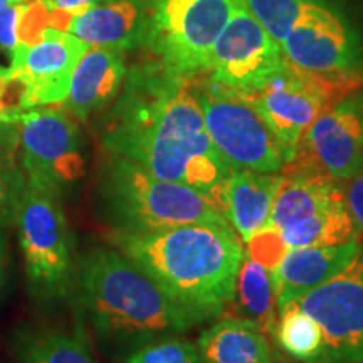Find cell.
Returning a JSON list of instances; mask_svg holds the SVG:
<instances>
[{"label": "cell", "mask_w": 363, "mask_h": 363, "mask_svg": "<svg viewBox=\"0 0 363 363\" xmlns=\"http://www.w3.org/2000/svg\"><path fill=\"white\" fill-rule=\"evenodd\" d=\"M101 143L108 153L203 194L222 214V190L233 169L207 133L190 79L157 59L126 72L104 120Z\"/></svg>", "instance_id": "obj_1"}, {"label": "cell", "mask_w": 363, "mask_h": 363, "mask_svg": "<svg viewBox=\"0 0 363 363\" xmlns=\"http://www.w3.org/2000/svg\"><path fill=\"white\" fill-rule=\"evenodd\" d=\"M113 244L202 321L233 303L244 246L229 224H187L157 233H113Z\"/></svg>", "instance_id": "obj_2"}, {"label": "cell", "mask_w": 363, "mask_h": 363, "mask_svg": "<svg viewBox=\"0 0 363 363\" xmlns=\"http://www.w3.org/2000/svg\"><path fill=\"white\" fill-rule=\"evenodd\" d=\"M81 310L104 345L133 350L199 325L148 272L116 249L94 247L76 266Z\"/></svg>", "instance_id": "obj_3"}, {"label": "cell", "mask_w": 363, "mask_h": 363, "mask_svg": "<svg viewBox=\"0 0 363 363\" xmlns=\"http://www.w3.org/2000/svg\"><path fill=\"white\" fill-rule=\"evenodd\" d=\"M98 192L106 220L116 233L143 234L187 224H229L203 194L163 180L113 153H108L103 163Z\"/></svg>", "instance_id": "obj_4"}, {"label": "cell", "mask_w": 363, "mask_h": 363, "mask_svg": "<svg viewBox=\"0 0 363 363\" xmlns=\"http://www.w3.org/2000/svg\"><path fill=\"white\" fill-rule=\"evenodd\" d=\"M269 217L286 246H338L360 240L342 180L313 169L284 165Z\"/></svg>", "instance_id": "obj_5"}, {"label": "cell", "mask_w": 363, "mask_h": 363, "mask_svg": "<svg viewBox=\"0 0 363 363\" xmlns=\"http://www.w3.org/2000/svg\"><path fill=\"white\" fill-rule=\"evenodd\" d=\"M362 86L363 74L357 69L325 74L301 69L286 59L261 89L246 96L283 145L286 160L291 162L313 121Z\"/></svg>", "instance_id": "obj_6"}, {"label": "cell", "mask_w": 363, "mask_h": 363, "mask_svg": "<svg viewBox=\"0 0 363 363\" xmlns=\"http://www.w3.org/2000/svg\"><path fill=\"white\" fill-rule=\"evenodd\" d=\"M190 88L212 143L230 169L278 174L286 165L283 145L246 94L207 74L190 78Z\"/></svg>", "instance_id": "obj_7"}, {"label": "cell", "mask_w": 363, "mask_h": 363, "mask_svg": "<svg viewBox=\"0 0 363 363\" xmlns=\"http://www.w3.org/2000/svg\"><path fill=\"white\" fill-rule=\"evenodd\" d=\"M235 0H145V44L170 72L182 78L206 74L217 38Z\"/></svg>", "instance_id": "obj_8"}, {"label": "cell", "mask_w": 363, "mask_h": 363, "mask_svg": "<svg viewBox=\"0 0 363 363\" xmlns=\"http://www.w3.org/2000/svg\"><path fill=\"white\" fill-rule=\"evenodd\" d=\"M16 227L26 274L35 296H65L74 283L76 262L61 197L27 182Z\"/></svg>", "instance_id": "obj_9"}, {"label": "cell", "mask_w": 363, "mask_h": 363, "mask_svg": "<svg viewBox=\"0 0 363 363\" xmlns=\"http://www.w3.org/2000/svg\"><path fill=\"white\" fill-rule=\"evenodd\" d=\"M17 126L21 160L29 184L62 199L84 179L86 160L79 128L69 113L33 108L22 113Z\"/></svg>", "instance_id": "obj_10"}, {"label": "cell", "mask_w": 363, "mask_h": 363, "mask_svg": "<svg viewBox=\"0 0 363 363\" xmlns=\"http://www.w3.org/2000/svg\"><path fill=\"white\" fill-rule=\"evenodd\" d=\"M294 303L321 331V350L311 363H363V240L342 272Z\"/></svg>", "instance_id": "obj_11"}, {"label": "cell", "mask_w": 363, "mask_h": 363, "mask_svg": "<svg viewBox=\"0 0 363 363\" xmlns=\"http://www.w3.org/2000/svg\"><path fill=\"white\" fill-rule=\"evenodd\" d=\"M286 61L278 40L271 38L252 16L244 0L234 11L212 48L206 74L238 93L261 89Z\"/></svg>", "instance_id": "obj_12"}, {"label": "cell", "mask_w": 363, "mask_h": 363, "mask_svg": "<svg viewBox=\"0 0 363 363\" xmlns=\"http://www.w3.org/2000/svg\"><path fill=\"white\" fill-rule=\"evenodd\" d=\"M286 165L347 180L363 167V98L352 94L313 121Z\"/></svg>", "instance_id": "obj_13"}, {"label": "cell", "mask_w": 363, "mask_h": 363, "mask_svg": "<svg viewBox=\"0 0 363 363\" xmlns=\"http://www.w3.org/2000/svg\"><path fill=\"white\" fill-rule=\"evenodd\" d=\"M88 49L84 40L52 27L38 43L13 49L9 69L24 86L27 111L65 101L72 71Z\"/></svg>", "instance_id": "obj_14"}, {"label": "cell", "mask_w": 363, "mask_h": 363, "mask_svg": "<svg viewBox=\"0 0 363 363\" xmlns=\"http://www.w3.org/2000/svg\"><path fill=\"white\" fill-rule=\"evenodd\" d=\"M284 57L313 72L355 71L357 51L345 22L318 0H308L299 19L281 43Z\"/></svg>", "instance_id": "obj_15"}, {"label": "cell", "mask_w": 363, "mask_h": 363, "mask_svg": "<svg viewBox=\"0 0 363 363\" xmlns=\"http://www.w3.org/2000/svg\"><path fill=\"white\" fill-rule=\"evenodd\" d=\"M360 249L362 240H352L338 246L289 249L279 264L271 271L278 310L286 303L301 298L303 294L335 278L355 259Z\"/></svg>", "instance_id": "obj_16"}, {"label": "cell", "mask_w": 363, "mask_h": 363, "mask_svg": "<svg viewBox=\"0 0 363 363\" xmlns=\"http://www.w3.org/2000/svg\"><path fill=\"white\" fill-rule=\"evenodd\" d=\"M126 72L123 51L89 45L72 71L66 111L81 121L101 111L120 94Z\"/></svg>", "instance_id": "obj_17"}, {"label": "cell", "mask_w": 363, "mask_h": 363, "mask_svg": "<svg viewBox=\"0 0 363 363\" xmlns=\"http://www.w3.org/2000/svg\"><path fill=\"white\" fill-rule=\"evenodd\" d=\"M65 30L89 45L128 51L147 39V6L145 0H108L71 13Z\"/></svg>", "instance_id": "obj_18"}, {"label": "cell", "mask_w": 363, "mask_h": 363, "mask_svg": "<svg viewBox=\"0 0 363 363\" xmlns=\"http://www.w3.org/2000/svg\"><path fill=\"white\" fill-rule=\"evenodd\" d=\"M281 179V172L262 174L246 169L230 170L222 190V216L242 244L269 222Z\"/></svg>", "instance_id": "obj_19"}, {"label": "cell", "mask_w": 363, "mask_h": 363, "mask_svg": "<svg viewBox=\"0 0 363 363\" xmlns=\"http://www.w3.org/2000/svg\"><path fill=\"white\" fill-rule=\"evenodd\" d=\"M197 350L201 363H276L269 338L240 316L222 318L202 331Z\"/></svg>", "instance_id": "obj_20"}, {"label": "cell", "mask_w": 363, "mask_h": 363, "mask_svg": "<svg viewBox=\"0 0 363 363\" xmlns=\"http://www.w3.org/2000/svg\"><path fill=\"white\" fill-rule=\"evenodd\" d=\"M11 345L19 363H96L79 331L22 328L13 333Z\"/></svg>", "instance_id": "obj_21"}, {"label": "cell", "mask_w": 363, "mask_h": 363, "mask_svg": "<svg viewBox=\"0 0 363 363\" xmlns=\"http://www.w3.org/2000/svg\"><path fill=\"white\" fill-rule=\"evenodd\" d=\"M233 301L238 305L240 318L259 326L267 338L274 337L278 323L274 281L271 271L254 261L247 252H244V259L240 262Z\"/></svg>", "instance_id": "obj_22"}, {"label": "cell", "mask_w": 363, "mask_h": 363, "mask_svg": "<svg viewBox=\"0 0 363 363\" xmlns=\"http://www.w3.org/2000/svg\"><path fill=\"white\" fill-rule=\"evenodd\" d=\"M274 338L289 357L303 363H311L321 350L320 326L294 301L278 310Z\"/></svg>", "instance_id": "obj_23"}, {"label": "cell", "mask_w": 363, "mask_h": 363, "mask_svg": "<svg viewBox=\"0 0 363 363\" xmlns=\"http://www.w3.org/2000/svg\"><path fill=\"white\" fill-rule=\"evenodd\" d=\"M27 185L19 142L0 143V229L16 225L17 211Z\"/></svg>", "instance_id": "obj_24"}, {"label": "cell", "mask_w": 363, "mask_h": 363, "mask_svg": "<svg viewBox=\"0 0 363 363\" xmlns=\"http://www.w3.org/2000/svg\"><path fill=\"white\" fill-rule=\"evenodd\" d=\"M121 363H201V357L197 345L175 335L138 345Z\"/></svg>", "instance_id": "obj_25"}, {"label": "cell", "mask_w": 363, "mask_h": 363, "mask_svg": "<svg viewBox=\"0 0 363 363\" xmlns=\"http://www.w3.org/2000/svg\"><path fill=\"white\" fill-rule=\"evenodd\" d=\"M308 0H244L249 11L279 45L296 24Z\"/></svg>", "instance_id": "obj_26"}, {"label": "cell", "mask_w": 363, "mask_h": 363, "mask_svg": "<svg viewBox=\"0 0 363 363\" xmlns=\"http://www.w3.org/2000/svg\"><path fill=\"white\" fill-rule=\"evenodd\" d=\"M289 251L286 242L274 227L267 224L246 242V252L267 269L272 271Z\"/></svg>", "instance_id": "obj_27"}, {"label": "cell", "mask_w": 363, "mask_h": 363, "mask_svg": "<svg viewBox=\"0 0 363 363\" xmlns=\"http://www.w3.org/2000/svg\"><path fill=\"white\" fill-rule=\"evenodd\" d=\"M26 111L24 86L9 67L0 66V121L17 123Z\"/></svg>", "instance_id": "obj_28"}, {"label": "cell", "mask_w": 363, "mask_h": 363, "mask_svg": "<svg viewBox=\"0 0 363 363\" xmlns=\"http://www.w3.org/2000/svg\"><path fill=\"white\" fill-rule=\"evenodd\" d=\"M27 4H7L0 7V48L9 54L19 44V22Z\"/></svg>", "instance_id": "obj_29"}, {"label": "cell", "mask_w": 363, "mask_h": 363, "mask_svg": "<svg viewBox=\"0 0 363 363\" xmlns=\"http://www.w3.org/2000/svg\"><path fill=\"white\" fill-rule=\"evenodd\" d=\"M343 182L345 202H347L352 219L355 222L360 240H363V167L355 175H352L350 179Z\"/></svg>", "instance_id": "obj_30"}, {"label": "cell", "mask_w": 363, "mask_h": 363, "mask_svg": "<svg viewBox=\"0 0 363 363\" xmlns=\"http://www.w3.org/2000/svg\"><path fill=\"white\" fill-rule=\"evenodd\" d=\"M49 9L52 11H61L67 13H78L86 9L99 6V4L108 2V0H44Z\"/></svg>", "instance_id": "obj_31"}, {"label": "cell", "mask_w": 363, "mask_h": 363, "mask_svg": "<svg viewBox=\"0 0 363 363\" xmlns=\"http://www.w3.org/2000/svg\"><path fill=\"white\" fill-rule=\"evenodd\" d=\"M9 284V244L6 234L0 229V298Z\"/></svg>", "instance_id": "obj_32"}, {"label": "cell", "mask_w": 363, "mask_h": 363, "mask_svg": "<svg viewBox=\"0 0 363 363\" xmlns=\"http://www.w3.org/2000/svg\"><path fill=\"white\" fill-rule=\"evenodd\" d=\"M19 142V126L17 123L0 121V143Z\"/></svg>", "instance_id": "obj_33"}, {"label": "cell", "mask_w": 363, "mask_h": 363, "mask_svg": "<svg viewBox=\"0 0 363 363\" xmlns=\"http://www.w3.org/2000/svg\"><path fill=\"white\" fill-rule=\"evenodd\" d=\"M35 2V0H0V7L7 6V4H30Z\"/></svg>", "instance_id": "obj_34"}]
</instances>
